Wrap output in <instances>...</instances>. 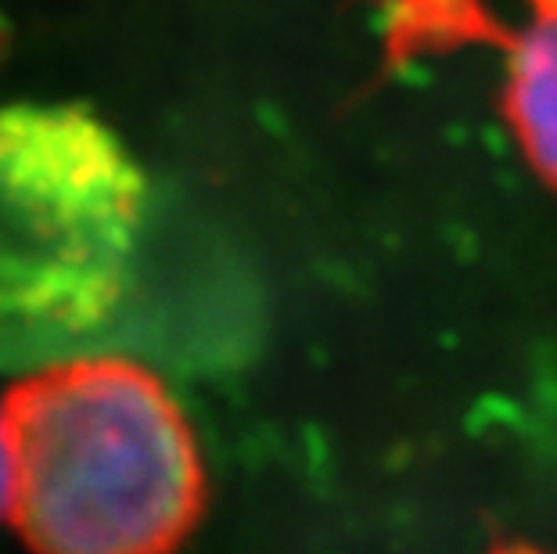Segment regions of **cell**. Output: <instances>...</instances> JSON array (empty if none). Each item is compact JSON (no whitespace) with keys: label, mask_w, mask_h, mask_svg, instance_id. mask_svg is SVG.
I'll list each match as a JSON object with an SVG mask.
<instances>
[{"label":"cell","mask_w":557,"mask_h":554,"mask_svg":"<svg viewBox=\"0 0 557 554\" xmlns=\"http://www.w3.org/2000/svg\"><path fill=\"white\" fill-rule=\"evenodd\" d=\"M8 512L33 554H173L206 504L195 432L156 374L65 357L0 407Z\"/></svg>","instance_id":"1"},{"label":"cell","mask_w":557,"mask_h":554,"mask_svg":"<svg viewBox=\"0 0 557 554\" xmlns=\"http://www.w3.org/2000/svg\"><path fill=\"white\" fill-rule=\"evenodd\" d=\"M145 223V170L98 112L0 109V374L76 357L120 313Z\"/></svg>","instance_id":"2"},{"label":"cell","mask_w":557,"mask_h":554,"mask_svg":"<svg viewBox=\"0 0 557 554\" xmlns=\"http://www.w3.org/2000/svg\"><path fill=\"white\" fill-rule=\"evenodd\" d=\"M507 115L529 162L557 187V8L521 33L507 62Z\"/></svg>","instance_id":"3"},{"label":"cell","mask_w":557,"mask_h":554,"mask_svg":"<svg viewBox=\"0 0 557 554\" xmlns=\"http://www.w3.org/2000/svg\"><path fill=\"white\" fill-rule=\"evenodd\" d=\"M11 493V471H8V451H4V432H0V504H8Z\"/></svg>","instance_id":"4"},{"label":"cell","mask_w":557,"mask_h":554,"mask_svg":"<svg viewBox=\"0 0 557 554\" xmlns=\"http://www.w3.org/2000/svg\"><path fill=\"white\" fill-rule=\"evenodd\" d=\"M550 8H557V4H550Z\"/></svg>","instance_id":"5"}]
</instances>
